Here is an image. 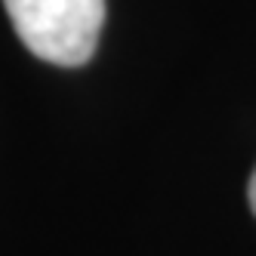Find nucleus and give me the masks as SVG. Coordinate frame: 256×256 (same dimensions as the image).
<instances>
[{
	"label": "nucleus",
	"instance_id": "obj_1",
	"mask_svg": "<svg viewBox=\"0 0 256 256\" xmlns=\"http://www.w3.org/2000/svg\"><path fill=\"white\" fill-rule=\"evenodd\" d=\"M19 40L38 59L78 68L93 59L105 25V0H4Z\"/></svg>",
	"mask_w": 256,
	"mask_h": 256
},
{
	"label": "nucleus",
	"instance_id": "obj_2",
	"mask_svg": "<svg viewBox=\"0 0 256 256\" xmlns=\"http://www.w3.org/2000/svg\"><path fill=\"white\" fill-rule=\"evenodd\" d=\"M247 198H250V210L256 213V170L250 176V186H247Z\"/></svg>",
	"mask_w": 256,
	"mask_h": 256
}]
</instances>
